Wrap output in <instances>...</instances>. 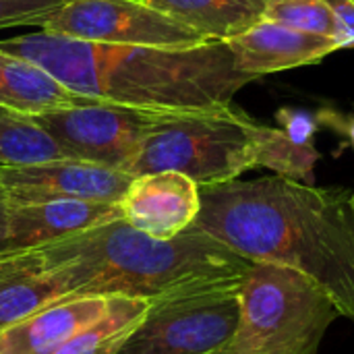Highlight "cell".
<instances>
[{
    "label": "cell",
    "mask_w": 354,
    "mask_h": 354,
    "mask_svg": "<svg viewBox=\"0 0 354 354\" xmlns=\"http://www.w3.org/2000/svg\"><path fill=\"white\" fill-rule=\"evenodd\" d=\"M0 50L37 62L81 97L143 110H199L232 104L255 77L236 68L226 41L147 48L81 41L48 31L0 41Z\"/></svg>",
    "instance_id": "2"
},
{
    "label": "cell",
    "mask_w": 354,
    "mask_h": 354,
    "mask_svg": "<svg viewBox=\"0 0 354 354\" xmlns=\"http://www.w3.org/2000/svg\"><path fill=\"white\" fill-rule=\"evenodd\" d=\"M317 122L322 127H328L330 131H334L336 135L344 137L346 143L354 149V116L351 114H342L338 110H332V108H324L315 114Z\"/></svg>",
    "instance_id": "24"
},
{
    "label": "cell",
    "mask_w": 354,
    "mask_h": 354,
    "mask_svg": "<svg viewBox=\"0 0 354 354\" xmlns=\"http://www.w3.org/2000/svg\"><path fill=\"white\" fill-rule=\"evenodd\" d=\"M83 100L37 62L0 50V110L17 116H37L71 108Z\"/></svg>",
    "instance_id": "14"
},
{
    "label": "cell",
    "mask_w": 354,
    "mask_h": 354,
    "mask_svg": "<svg viewBox=\"0 0 354 354\" xmlns=\"http://www.w3.org/2000/svg\"><path fill=\"white\" fill-rule=\"evenodd\" d=\"M73 0H0V29L39 25Z\"/></svg>",
    "instance_id": "21"
},
{
    "label": "cell",
    "mask_w": 354,
    "mask_h": 354,
    "mask_svg": "<svg viewBox=\"0 0 354 354\" xmlns=\"http://www.w3.org/2000/svg\"><path fill=\"white\" fill-rule=\"evenodd\" d=\"M348 2H351V4H354V0H348Z\"/></svg>",
    "instance_id": "27"
},
{
    "label": "cell",
    "mask_w": 354,
    "mask_h": 354,
    "mask_svg": "<svg viewBox=\"0 0 354 354\" xmlns=\"http://www.w3.org/2000/svg\"><path fill=\"white\" fill-rule=\"evenodd\" d=\"M319 153L315 145L299 143L282 129L263 127L259 141L257 168H270L278 176L313 185V170Z\"/></svg>",
    "instance_id": "19"
},
{
    "label": "cell",
    "mask_w": 354,
    "mask_h": 354,
    "mask_svg": "<svg viewBox=\"0 0 354 354\" xmlns=\"http://www.w3.org/2000/svg\"><path fill=\"white\" fill-rule=\"evenodd\" d=\"M336 305L311 280L274 263H251L241 282V319L214 354H319Z\"/></svg>",
    "instance_id": "5"
},
{
    "label": "cell",
    "mask_w": 354,
    "mask_h": 354,
    "mask_svg": "<svg viewBox=\"0 0 354 354\" xmlns=\"http://www.w3.org/2000/svg\"><path fill=\"white\" fill-rule=\"evenodd\" d=\"M276 120H278V129H282L295 141L315 145L313 139H315V131L319 127L315 114H311L307 110H299V108H280L276 112Z\"/></svg>",
    "instance_id": "22"
},
{
    "label": "cell",
    "mask_w": 354,
    "mask_h": 354,
    "mask_svg": "<svg viewBox=\"0 0 354 354\" xmlns=\"http://www.w3.org/2000/svg\"><path fill=\"white\" fill-rule=\"evenodd\" d=\"M62 301V288L31 249L0 253V330Z\"/></svg>",
    "instance_id": "15"
},
{
    "label": "cell",
    "mask_w": 354,
    "mask_h": 354,
    "mask_svg": "<svg viewBox=\"0 0 354 354\" xmlns=\"http://www.w3.org/2000/svg\"><path fill=\"white\" fill-rule=\"evenodd\" d=\"M263 19L299 31L338 37V21L330 0H268Z\"/></svg>",
    "instance_id": "20"
},
{
    "label": "cell",
    "mask_w": 354,
    "mask_h": 354,
    "mask_svg": "<svg viewBox=\"0 0 354 354\" xmlns=\"http://www.w3.org/2000/svg\"><path fill=\"white\" fill-rule=\"evenodd\" d=\"M344 187L286 176L201 185L191 226L251 263H274L311 280L354 324V214Z\"/></svg>",
    "instance_id": "1"
},
{
    "label": "cell",
    "mask_w": 354,
    "mask_h": 354,
    "mask_svg": "<svg viewBox=\"0 0 354 354\" xmlns=\"http://www.w3.org/2000/svg\"><path fill=\"white\" fill-rule=\"evenodd\" d=\"M0 112H4V110H0Z\"/></svg>",
    "instance_id": "28"
},
{
    "label": "cell",
    "mask_w": 354,
    "mask_h": 354,
    "mask_svg": "<svg viewBox=\"0 0 354 354\" xmlns=\"http://www.w3.org/2000/svg\"><path fill=\"white\" fill-rule=\"evenodd\" d=\"M351 205H353V214H354V191L351 193Z\"/></svg>",
    "instance_id": "26"
},
{
    "label": "cell",
    "mask_w": 354,
    "mask_h": 354,
    "mask_svg": "<svg viewBox=\"0 0 354 354\" xmlns=\"http://www.w3.org/2000/svg\"><path fill=\"white\" fill-rule=\"evenodd\" d=\"M226 46L232 52L236 68L255 79L322 62L340 50L334 37L299 31L270 19H261L249 31L226 39Z\"/></svg>",
    "instance_id": "11"
},
{
    "label": "cell",
    "mask_w": 354,
    "mask_h": 354,
    "mask_svg": "<svg viewBox=\"0 0 354 354\" xmlns=\"http://www.w3.org/2000/svg\"><path fill=\"white\" fill-rule=\"evenodd\" d=\"M199 207V185L172 170L133 176L120 199L122 220L160 241L185 232Z\"/></svg>",
    "instance_id": "10"
},
{
    "label": "cell",
    "mask_w": 354,
    "mask_h": 354,
    "mask_svg": "<svg viewBox=\"0 0 354 354\" xmlns=\"http://www.w3.org/2000/svg\"><path fill=\"white\" fill-rule=\"evenodd\" d=\"M149 309L143 299L110 297L106 311L56 354H118Z\"/></svg>",
    "instance_id": "17"
},
{
    "label": "cell",
    "mask_w": 354,
    "mask_h": 354,
    "mask_svg": "<svg viewBox=\"0 0 354 354\" xmlns=\"http://www.w3.org/2000/svg\"><path fill=\"white\" fill-rule=\"evenodd\" d=\"M8 205L79 199L120 203L131 174L77 158L46 160L25 166H0Z\"/></svg>",
    "instance_id": "9"
},
{
    "label": "cell",
    "mask_w": 354,
    "mask_h": 354,
    "mask_svg": "<svg viewBox=\"0 0 354 354\" xmlns=\"http://www.w3.org/2000/svg\"><path fill=\"white\" fill-rule=\"evenodd\" d=\"M68 158L29 116L0 112V166H25Z\"/></svg>",
    "instance_id": "18"
},
{
    "label": "cell",
    "mask_w": 354,
    "mask_h": 354,
    "mask_svg": "<svg viewBox=\"0 0 354 354\" xmlns=\"http://www.w3.org/2000/svg\"><path fill=\"white\" fill-rule=\"evenodd\" d=\"M197 31L207 41H226L266 17L268 0H145Z\"/></svg>",
    "instance_id": "16"
},
{
    "label": "cell",
    "mask_w": 354,
    "mask_h": 354,
    "mask_svg": "<svg viewBox=\"0 0 354 354\" xmlns=\"http://www.w3.org/2000/svg\"><path fill=\"white\" fill-rule=\"evenodd\" d=\"M336 21H338V48L351 50L354 48V4L348 0H330Z\"/></svg>",
    "instance_id": "23"
},
{
    "label": "cell",
    "mask_w": 354,
    "mask_h": 354,
    "mask_svg": "<svg viewBox=\"0 0 354 354\" xmlns=\"http://www.w3.org/2000/svg\"><path fill=\"white\" fill-rule=\"evenodd\" d=\"M108 301L83 297L44 307L0 330V354H56L106 311Z\"/></svg>",
    "instance_id": "13"
},
{
    "label": "cell",
    "mask_w": 354,
    "mask_h": 354,
    "mask_svg": "<svg viewBox=\"0 0 354 354\" xmlns=\"http://www.w3.org/2000/svg\"><path fill=\"white\" fill-rule=\"evenodd\" d=\"M31 251L58 282L64 301L127 297L151 305L236 284L251 268L249 259L195 226L160 241L122 218Z\"/></svg>",
    "instance_id": "3"
},
{
    "label": "cell",
    "mask_w": 354,
    "mask_h": 354,
    "mask_svg": "<svg viewBox=\"0 0 354 354\" xmlns=\"http://www.w3.org/2000/svg\"><path fill=\"white\" fill-rule=\"evenodd\" d=\"M6 218H8V199L6 191L0 180V253L8 251V241H6Z\"/></svg>",
    "instance_id": "25"
},
{
    "label": "cell",
    "mask_w": 354,
    "mask_h": 354,
    "mask_svg": "<svg viewBox=\"0 0 354 354\" xmlns=\"http://www.w3.org/2000/svg\"><path fill=\"white\" fill-rule=\"evenodd\" d=\"M261 122L228 106L168 112L145 137L124 172H180L201 185L241 178L257 168Z\"/></svg>",
    "instance_id": "4"
},
{
    "label": "cell",
    "mask_w": 354,
    "mask_h": 354,
    "mask_svg": "<svg viewBox=\"0 0 354 354\" xmlns=\"http://www.w3.org/2000/svg\"><path fill=\"white\" fill-rule=\"evenodd\" d=\"M241 282L151 303L118 354L218 353L241 319Z\"/></svg>",
    "instance_id": "6"
},
{
    "label": "cell",
    "mask_w": 354,
    "mask_h": 354,
    "mask_svg": "<svg viewBox=\"0 0 354 354\" xmlns=\"http://www.w3.org/2000/svg\"><path fill=\"white\" fill-rule=\"evenodd\" d=\"M168 112L143 110L102 100H89L29 116L68 158L87 160L124 172L145 137Z\"/></svg>",
    "instance_id": "7"
},
{
    "label": "cell",
    "mask_w": 354,
    "mask_h": 354,
    "mask_svg": "<svg viewBox=\"0 0 354 354\" xmlns=\"http://www.w3.org/2000/svg\"><path fill=\"white\" fill-rule=\"evenodd\" d=\"M39 29L81 41L118 46L191 48L207 41L145 0H73Z\"/></svg>",
    "instance_id": "8"
},
{
    "label": "cell",
    "mask_w": 354,
    "mask_h": 354,
    "mask_svg": "<svg viewBox=\"0 0 354 354\" xmlns=\"http://www.w3.org/2000/svg\"><path fill=\"white\" fill-rule=\"evenodd\" d=\"M122 218L120 203L106 201H41L25 205H8L6 241L8 251H25L48 245L52 241L83 232L87 228L108 224Z\"/></svg>",
    "instance_id": "12"
}]
</instances>
